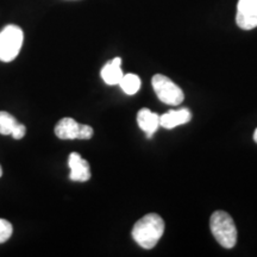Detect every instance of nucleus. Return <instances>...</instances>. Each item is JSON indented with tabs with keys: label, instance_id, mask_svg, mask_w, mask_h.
<instances>
[{
	"label": "nucleus",
	"instance_id": "obj_7",
	"mask_svg": "<svg viewBox=\"0 0 257 257\" xmlns=\"http://www.w3.org/2000/svg\"><path fill=\"white\" fill-rule=\"evenodd\" d=\"M70 168L69 179L75 182H86L91 179V167L86 160H83L78 153H72L68 157Z\"/></svg>",
	"mask_w": 257,
	"mask_h": 257
},
{
	"label": "nucleus",
	"instance_id": "obj_6",
	"mask_svg": "<svg viewBox=\"0 0 257 257\" xmlns=\"http://www.w3.org/2000/svg\"><path fill=\"white\" fill-rule=\"evenodd\" d=\"M236 23L243 30L257 28V0H238Z\"/></svg>",
	"mask_w": 257,
	"mask_h": 257
},
{
	"label": "nucleus",
	"instance_id": "obj_16",
	"mask_svg": "<svg viewBox=\"0 0 257 257\" xmlns=\"http://www.w3.org/2000/svg\"><path fill=\"white\" fill-rule=\"evenodd\" d=\"M3 176V168H2V166H0V178H2Z\"/></svg>",
	"mask_w": 257,
	"mask_h": 257
},
{
	"label": "nucleus",
	"instance_id": "obj_11",
	"mask_svg": "<svg viewBox=\"0 0 257 257\" xmlns=\"http://www.w3.org/2000/svg\"><path fill=\"white\" fill-rule=\"evenodd\" d=\"M121 89L128 95H134L140 91L141 88V79L136 74H124L120 82L118 83Z\"/></svg>",
	"mask_w": 257,
	"mask_h": 257
},
{
	"label": "nucleus",
	"instance_id": "obj_1",
	"mask_svg": "<svg viewBox=\"0 0 257 257\" xmlns=\"http://www.w3.org/2000/svg\"><path fill=\"white\" fill-rule=\"evenodd\" d=\"M165 233V221L156 213H149L136 221L133 238L143 249H153Z\"/></svg>",
	"mask_w": 257,
	"mask_h": 257
},
{
	"label": "nucleus",
	"instance_id": "obj_9",
	"mask_svg": "<svg viewBox=\"0 0 257 257\" xmlns=\"http://www.w3.org/2000/svg\"><path fill=\"white\" fill-rule=\"evenodd\" d=\"M192 119V113L188 108H181V110H172L167 113L160 115V126L165 128H174L180 125L188 123Z\"/></svg>",
	"mask_w": 257,
	"mask_h": 257
},
{
	"label": "nucleus",
	"instance_id": "obj_2",
	"mask_svg": "<svg viewBox=\"0 0 257 257\" xmlns=\"http://www.w3.org/2000/svg\"><path fill=\"white\" fill-rule=\"evenodd\" d=\"M210 227L214 238L225 249H232L237 243V229L232 217L224 211H216L211 216Z\"/></svg>",
	"mask_w": 257,
	"mask_h": 257
},
{
	"label": "nucleus",
	"instance_id": "obj_4",
	"mask_svg": "<svg viewBox=\"0 0 257 257\" xmlns=\"http://www.w3.org/2000/svg\"><path fill=\"white\" fill-rule=\"evenodd\" d=\"M152 85L157 98L165 104L176 106L184 101V91L174 81H172L168 76L162 75V74H156V75L153 76Z\"/></svg>",
	"mask_w": 257,
	"mask_h": 257
},
{
	"label": "nucleus",
	"instance_id": "obj_10",
	"mask_svg": "<svg viewBox=\"0 0 257 257\" xmlns=\"http://www.w3.org/2000/svg\"><path fill=\"white\" fill-rule=\"evenodd\" d=\"M101 78L105 83L113 86L120 82L121 78L124 76L123 70H121V59L120 57H114L110 62H107L101 69Z\"/></svg>",
	"mask_w": 257,
	"mask_h": 257
},
{
	"label": "nucleus",
	"instance_id": "obj_3",
	"mask_svg": "<svg viewBox=\"0 0 257 257\" xmlns=\"http://www.w3.org/2000/svg\"><path fill=\"white\" fill-rule=\"evenodd\" d=\"M24 42V34L18 25L9 24L0 31V61L11 62L18 56Z\"/></svg>",
	"mask_w": 257,
	"mask_h": 257
},
{
	"label": "nucleus",
	"instance_id": "obj_15",
	"mask_svg": "<svg viewBox=\"0 0 257 257\" xmlns=\"http://www.w3.org/2000/svg\"><path fill=\"white\" fill-rule=\"evenodd\" d=\"M253 141L257 143V128L255 130V133H253Z\"/></svg>",
	"mask_w": 257,
	"mask_h": 257
},
{
	"label": "nucleus",
	"instance_id": "obj_12",
	"mask_svg": "<svg viewBox=\"0 0 257 257\" xmlns=\"http://www.w3.org/2000/svg\"><path fill=\"white\" fill-rule=\"evenodd\" d=\"M19 121L12 114L6 111H0V134L10 136L14 134L15 128L18 126Z\"/></svg>",
	"mask_w": 257,
	"mask_h": 257
},
{
	"label": "nucleus",
	"instance_id": "obj_8",
	"mask_svg": "<svg viewBox=\"0 0 257 257\" xmlns=\"http://www.w3.org/2000/svg\"><path fill=\"white\" fill-rule=\"evenodd\" d=\"M137 123L148 138H152L160 126V115L149 108H141L137 113Z\"/></svg>",
	"mask_w": 257,
	"mask_h": 257
},
{
	"label": "nucleus",
	"instance_id": "obj_14",
	"mask_svg": "<svg viewBox=\"0 0 257 257\" xmlns=\"http://www.w3.org/2000/svg\"><path fill=\"white\" fill-rule=\"evenodd\" d=\"M25 134H27V127H25L24 124L19 123L18 126L15 128L14 134L11 135L12 137L15 138V140H22L25 136Z\"/></svg>",
	"mask_w": 257,
	"mask_h": 257
},
{
	"label": "nucleus",
	"instance_id": "obj_5",
	"mask_svg": "<svg viewBox=\"0 0 257 257\" xmlns=\"http://www.w3.org/2000/svg\"><path fill=\"white\" fill-rule=\"evenodd\" d=\"M89 125L80 124L73 118H62L55 126V135L60 140H89L93 136Z\"/></svg>",
	"mask_w": 257,
	"mask_h": 257
},
{
	"label": "nucleus",
	"instance_id": "obj_13",
	"mask_svg": "<svg viewBox=\"0 0 257 257\" xmlns=\"http://www.w3.org/2000/svg\"><path fill=\"white\" fill-rule=\"evenodd\" d=\"M12 232H14L12 224L9 220L0 218V244L5 243L6 240L11 238Z\"/></svg>",
	"mask_w": 257,
	"mask_h": 257
}]
</instances>
